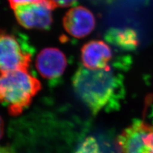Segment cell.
I'll return each mask as SVG.
<instances>
[{"label":"cell","instance_id":"1","mask_svg":"<svg viewBox=\"0 0 153 153\" xmlns=\"http://www.w3.org/2000/svg\"><path fill=\"white\" fill-rule=\"evenodd\" d=\"M72 84L77 97L94 115L116 108L124 93L123 76L111 66L102 70L80 67Z\"/></svg>","mask_w":153,"mask_h":153},{"label":"cell","instance_id":"2","mask_svg":"<svg viewBox=\"0 0 153 153\" xmlns=\"http://www.w3.org/2000/svg\"><path fill=\"white\" fill-rule=\"evenodd\" d=\"M41 89L40 81L27 69L0 74V103L6 105L12 116L20 114Z\"/></svg>","mask_w":153,"mask_h":153},{"label":"cell","instance_id":"3","mask_svg":"<svg viewBox=\"0 0 153 153\" xmlns=\"http://www.w3.org/2000/svg\"><path fill=\"white\" fill-rule=\"evenodd\" d=\"M119 153H153V124L138 120L117 137Z\"/></svg>","mask_w":153,"mask_h":153},{"label":"cell","instance_id":"4","mask_svg":"<svg viewBox=\"0 0 153 153\" xmlns=\"http://www.w3.org/2000/svg\"><path fill=\"white\" fill-rule=\"evenodd\" d=\"M51 0L19 5L12 8L19 25L26 29L45 30L52 22V12L55 8Z\"/></svg>","mask_w":153,"mask_h":153},{"label":"cell","instance_id":"5","mask_svg":"<svg viewBox=\"0 0 153 153\" xmlns=\"http://www.w3.org/2000/svg\"><path fill=\"white\" fill-rule=\"evenodd\" d=\"M31 55L23 51L15 36L0 31V71L27 69Z\"/></svg>","mask_w":153,"mask_h":153},{"label":"cell","instance_id":"6","mask_svg":"<svg viewBox=\"0 0 153 153\" xmlns=\"http://www.w3.org/2000/svg\"><path fill=\"white\" fill-rule=\"evenodd\" d=\"M63 27L71 36L77 38L85 37L96 26V19L89 10L82 6L73 7L63 18Z\"/></svg>","mask_w":153,"mask_h":153},{"label":"cell","instance_id":"7","mask_svg":"<svg viewBox=\"0 0 153 153\" xmlns=\"http://www.w3.org/2000/svg\"><path fill=\"white\" fill-rule=\"evenodd\" d=\"M67 66V60L64 53L54 47L43 49L38 54L36 68L44 78L57 79L61 76Z\"/></svg>","mask_w":153,"mask_h":153},{"label":"cell","instance_id":"8","mask_svg":"<svg viewBox=\"0 0 153 153\" xmlns=\"http://www.w3.org/2000/svg\"><path fill=\"white\" fill-rule=\"evenodd\" d=\"M112 52L109 45L102 40H91L84 44L81 49L83 66L90 70L109 68Z\"/></svg>","mask_w":153,"mask_h":153},{"label":"cell","instance_id":"9","mask_svg":"<svg viewBox=\"0 0 153 153\" xmlns=\"http://www.w3.org/2000/svg\"><path fill=\"white\" fill-rule=\"evenodd\" d=\"M105 38L110 44L124 51L135 50L138 45L137 33L130 28L112 29Z\"/></svg>","mask_w":153,"mask_h":153},{"label":"cell","instance_id":"10","mask_svg":"<svg viewBox=\"0 0 153 153\" xmlns=\"http://www.w3.org/2000/svg\"><path fill=\"white\" fill-rule=\"evenodd\" d=\"M75 153H103L97 139L93 137L86 138Z\"/></svg>","mask_w":153,"mask_h":153},{"label":"cell","instance_id":"11","mask_svg":"<svg viewBox=\"0 0 153 153\" xmlns=\"http://www.w3.org/2000/svg\"><path fill=\"white\" fill-rule=\"evenodd\" d=\"M55 7H67L72 5L77 0H51Z\"/></svg>","mask_w":153,"mask_h":153},{"label":"cell","instance_id":"12","mask_svg":"<svg viewBox=\"0 0 153 153\" xmlns=\"http://www.w3.org/2000/svg\"><path fill=\"white\" fill-rule=\"evenodd\" d=\"M38 1H40V0H8V2L12 8H13L14 7L19 5H22V4L36 2Z\"/></svg>","mask_w":153,"mask_h":153},{"label":"cell","instance_id":"13","mask_svg":"<svg viewBox=\"0 0 153 153\" xmlns=\"http://www.w3.org/2000/svg\"><path fill=\"white\" fill-rule=\"evenodd\" d=\"M0 153H15L10 147L0 146Z\"/></svg>","mask_w":153,"mask_h":153},{"label":"cell","instance_id":"14","mask_svg":"<svg viewBox=\"0 0 153 153\" xmlns=\"http://www.w3.org/2000/svg\"><path fill=\"white\" fill-rule=\"evenodd\" d=\"M4 133V122L3 119L0 116V139L2 138Z\"/></svg>","mask_w":153,"mask_h":153}]
</instances>
